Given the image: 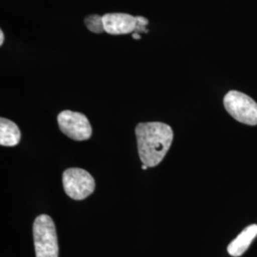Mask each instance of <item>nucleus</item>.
<instances>
[{"instance_id":"f257e3e1","label":"nucleus","mask_w":257,"mask_h":257,"mask_svg":"<svg viewBox=\"0 0 257 257\" xmlns=\"http://www.w3.org/2000/svg\"><path fill=\"white\" fill-rule=\"evenodd\" d=\"M138 155L144 165H158L170 150L174 139L173 128L162 122L139 123L136 128Z\"/></svg>"},{"instance_id":"f03ea898","label":"nucleus","mask_w":257,"mask_h":257,"mask_svg":"<svg viewBox=\"0 0 257 257\" xmlns=\"http://www.w3.org/2000/svg\"><path fill=\"white\" fill-rule=\"evenodd\" d=\"M33 232L37 257H58L57 234L52 217L47 214L37 216Z\"/></svg>"},{"instance_id":"7ed1b4c3","label":"nucleus","mask_w":257,"mask_h":257,"mask_svg":"<svg viewBox=\"0 0 257 257\" xmlns=\"http://www.w3.org/2000/svg\"><path fill=\"white\" fill-rule=\"evenodd\" d=\"M223 102L234 119L249 126L257 125V103L251 97L238 91H230Z\"/></svg>"},{"instance_id":"20e7f679","label":"nucleus","mask_w":257,"mask_h":257,"mask_svg":"<svg viewBox=\"0 0 257 257\" xmlns=\"http://www.w3.org/2000/svg\"><path fill=\"white\" fill-rule=\"evenodd\" d=\"M65 193L74 200H83L91 195L95 182L92 175L79 168L67 169L62 176Z\"/></svg>"},{"instance_id":"39448f33","label":"nucleus","mask_w":257,"mask_h":257,"mask_svg":"<svg viewBox=\"0 0 257 257\" xmlns=\"http://www.w3.org/2000/svg\"><path fill=\"white\" fill-rule=\"evenodd\" d=\"M60 131L68 138L77 141L87 140L92 136V126L86 115L73 110H63L57 116Z\"/></svg>"},{"instance_id":"423d86ee","label":"nucleus","mask_w":257,"mask_h":257,"mask_svg":"<svg viewBox=\"0 0 257 257\" xmlns=\"http://www.w3.org/2000/svg\"><path fill=\"white\" fill-rule=\"evenodd\" d=\"M105 32L110 35H126L136 32L138 20L137 17L128 14L113 13L103 16Z\"/></svg>"},{"instance_id":"0eeeda50","label":"nucleus","mask_w":257,"mask_h":257,"mask_svg":"<svg viewBox=\"0 0 257 257\" xmlns=\"http://www.w3.org/2000/svg\"><path fill=\"white\" fill-rule=\"evenodd\" d=\"M257 236V225L252 224L239 233L238 236L231 241L228 246L229 254L233 257L241 256L248 249L249 245Z\"/></svg>"},{"instance_id":"6e6552de","label":"nucleus","mask_w":257,"mask_h":257,"mask_svg":"<svg viewBox=\"0 0 257 257\" xmlns=\"http://www.w3.org/2000/svg\"><path fill=\"white\" fill-rule=\"evenodd\" d=\"M21 134L18 125L2 117L0 119V145L6 147L17 146L20 141Z\"/></svg>"},{"instance_id":"1a4fd4ad","label":"nucleus","mask_w":257,"mask_h":257,"mask_svg":"<svg viewBox=\"0 0 257 257\" xmlns=\"http://www.w3.org/2000/svg\"><path fill=\"white\" fill-rule=\"evenodd\" d=\"M85 25L92 33L100 34L105 32L103 24V17L99 15H91L85 19Z\"/></svg>"},{"instance_id":"9d476101","label":"nucleus","mask_w":257,"mask_h":257,"mask_svg":"<svg viewBox=\"0 0 257 257\" xmlns=\"http://www.w3.org/2000/svg\"><path fill=\"white\" fill-rule=\"evenodd\" d=\"M137 20H138V25H140V26L146 27L149 24V20L145 19L144 17H137Z\"/></svg>"},{"instance_id":"9b49d317","label":"nucleus","mask_w":257,"mask_h":257,"mask_svg":"<svg viewBox=\"0 0 257 257\" xmlns=\"http://www.w3.org/2000/svg\"><path fill=\"white\" fill-rule=\"evenodd\" d=\"M4 33L3 31H0V46L3 45V42H4Z\"/></svg>"},{"instance_id":"f8f14e48","label":"nucleus","mask_w":257,"mask_h":257,"mask_svg":"<svg viewBox=\"0 0 257 257\" xmlns=\"http://www.w3.org/2000/svg\"><path fill=\"white\" fill-rule=\"evenodd\" d=\"M133 37L135 38V39H137V40H138V39H140L141 38V37L138 35V33H136V34H134V36H133Z\"/></svg>"},{"instance_id":"ddd939ff","label":"nucleus","mask_w":257,"mask_h":257,"mask_svg":"<svg viewBox=\"0 0 257 257\" xmlns=\"http://www.w3.org/2000/svg\"><path fill=\"white\" fill-rule=\"evenodd\" d=\"M148 168H149V167H148L147 165H144V164L142 165V169H143V170H147Z\"/></svg>"}]
</instances>
